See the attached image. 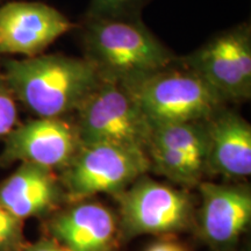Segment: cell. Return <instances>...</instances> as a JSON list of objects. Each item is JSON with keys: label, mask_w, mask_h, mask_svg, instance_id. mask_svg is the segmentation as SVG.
I'll list each match as a JSON object with an SVG mask.
<instances>
[{"label": "cell", "mask_w": 251, "mask_h": 251, "mask_svg": "<svg viewBox=\"0 0 251 251\" xmlns=\"http://www.w3.org/2000/svg\"><path fill=\"white\" fill-rule=\"evenodd\" d=\"M148 143L179 150L206 166L207 139L203 121L152 125Z\"/></svg>", "instance_id": "9a60e30c"}, {"label": "cell", "mask_w": 251, "mask_h": 251, "mask_svg": "<svg viewBox=\"0 0 251 251\" xmlns=\"http://www.w3.org/2000/svg\"><path fill=\"white\" fill-rule=\"evenodd\" d=\"M144 251H190L188 248L174 236H161Z\"/></svg>", "instance_id": "d6986e66"}, {"label": "cell", "mask_w": 251, "mask_h": 251, "mask_svg": "<svg viewBox=\"0 0 251 251\" xmlns=\"http://www.w3.org/2000/svg\"><path fill=\"white\" fill-rule=\"evenodd\" d=\"M150 171L166 177L184 187L198 186L206 175V166L186 153L155 143H148L146 149Z\"/></svg>", "instance_id": "5bb4252c"}, {"label": "cell", "mask_w": 251, "mask_h": 251, "mask_svg": "<svg viewBox=\"0 0 251 251\" xmlns=\"http://www.w3.org/2000/svg\"><path fill=\"white\" fill-rule=\"evenodd\" d=\"M150 171L144 150L111 143L81 144L72 161L58 174L72 203L99 193L117 196Z\"/></svg>", "instance_id": "8992f818"}, {"label": "cell", "mask_w": 251, "mask_h": 251, "mask_svg": "<svg viewBox=\"0 0 251 251\" xmlns=\"http://www.w3.org/2000/svg\"><path fill=\"white\" fill-rule=\"evenodd\" d=\"M196 212L198 234L212 251H234L251 222V192L246 186L201 181Z\"/></svg>", "instance_id": "30bf717a"}, {"label": "cell", "mask_w": 251, "mask_h": 251, "mask_svg": "<svg viewBox=\"0 0 251 251\" xmlns=\"http://www.w3.org/2000/svg\"><path fill=\"white\" fill-rule=\"evenodd\" d=\"M43 231L68 251H120L118 215L98 201L68 203L43 220Z\"/></svg>", "instance_id": "9c48e42d"}, {"label": "cell", "mask_w": 251, "mask_h": 251, "mask_svg": "<svg viewBox=\"0 0 251 251\" xmlns=\"http://www.w3.org/2000/svg\"><path fill=\"white\" fill-rule=\"evenodd\" d=\"M27 242L24 221L0 205V251H23Z\"/></svg>", "instance_id": "e0dca14e"}, {"label": "cell", "mask_w": 251, "mask_h": 251, "mask_svg": "<svg viewBox=\"0 0 251 251\" xmlns=\"http://www.w3.org/2000/svg\"><path fill=\"white\" fill-rule=\"evenodd\" d=\"M0 72L17 101L36 118L75 114L101 80L87 59L62 54L2 59Z\"/></svg>", "instance_id": "6da1fadb"}, {"label": "cell", "mask_w": 251, "mask_h": 251, "mask_svg": "<svg viewBox=\"0 0 251 251\" xmlns=\"http://www.w3.org/2000/svg\"><path fill=\"white\" fill-rule=\"evenodd\" d=\"M81 147L74 120L36 118L19 124L4 140L0 168L29 163L59 174Z\"/></svg>", "instance_id": "ba28073f"}, {"label": "cell", "mask_w": 251, "mask_h": 251, "mask_svg": "<svg viewBox=\"0 0 251 251\" xmlns=\"http://www.w3.org/2000/svg\"><path fill=\"white\" fill-rule=\"evenodd\" d=\"M23 251H68L65 248H63L61 244L56 242L55 240L48 236H43L30 243L27 242Z\"/></svg>", "instance_id": "ffe728a7"}, {"label": "cell", "mask_w": 251, "mask_h": 251, "mask_svg": "<svg viewBox=\"0 0 251 251\" xmlns=\"http://www.w3.org/2000/svg\"><path fill=\"white\" fill-rule=\"evenodd\" d=\"M0 205L25 222L31 218L43 221L68 202L57 172L21 163L0 181Z\"/></svg>", "instance_id": "7c38bea8"}, {"label": "cell", "mask_w": 251, "mask_h": 251, "mask_svg": "<svg viewBox=\"0 0 251 251\" xmlns=\"http://www.w3.org/2000/svg\"><path fill=\"white\" fill-rule=\"evenodd\" d=\"M150 0H91L86 17L140 19Z\"/></svg>", "instance_id": "2e32d148"}, {"label": "cell", "mask_w": 251, "mask_h": 251, "mask_svg": "<svg viewBox=\"0 0 251 251\" xmlns=\"http://www.w3.org/2000/svg\"><path fill=\"white\" fill-rule=\"evenodd\" d=\"M0 2H1V0H0Z\"/></svg>", "instance_id": "44dd1931"}, {"label": "cell", "mask_w": 251, "mask_h": 251, "mask_svg": "<svg viewBox=\"0 0 251 251\" xmlns=\"http://www.w3.org/2000/svg\"><path fill=\"white\" fill-rule=\"evenodd\" d=\"M84 58L100 77L127 84L170 64L176 56L140 19L85 17L80 25Z\"/></svg>", "instance_id": "7a4b0ae2"}, {"label": "cell", "mask_w": 251, "mask_h": 251, "mask_svg": "<svg viewBox=\"0 0 251 251\" xmlns=\"http://www.w3.org/2000/svg\"><path fill=\"white\" fill-rule=\"evenodd\" d=\"M81 144L111 143L146 151L151 125L120 81L101 78L75 112Z\"/></svg>", "instance_id": "5b68a950"}, {"label": "cell", "mask_w": 251, "mask_h": 251, "mask_svg": "<svg viewBox=\"0 0 251 251\" xmlns=\"http://www.w3.org/2000/svg\"><path fill=\"white\" fill-rule=\"evenodd\" d=\"M17 102V99L0 72V141H4L19 125Z\"/></svg>", "instance_id": "ac0fdd59"}, {"label": "cell", "mask_w": 251, "mask_h": 251, "mask_svg": "<svg viewBox=\"0 0 251 251\" xmlns=\"http://www.w3.org/2000/svg\"><path fill=\"white\" fill-rule=\"evenodd\" d=\"M207 139L206 174L241 180L251 175V126L224 106L203 120Z\"/></svg>", "instance_id": "4fadbf2b"}, {"label": "cell", "mask_w": 251, "mask_h": 251, "mask_svg": "<svg viewBox=\"0 0 251 251\" xmlns=\"http://www.w3.org/2000/svg\"><path fill=\"white\" fill-rule=\"evenodd\" d=\"M226 103L251 97V26L243 23L211 37L180 57Z\"/></svg>", "instance_id": "52a82bcc"}, {"label": "cell", "mask_w": 251, "mask_h": 251, "mask_svg": "<svg viewBox=\"0 0 251 251\" xmlns=\"http://www.w3.org/2000/svg\"><path fill=\"white\" fill-rule=\"evenodd\" d=\"M75 27L52 6L37 1H12L0 6V56L41 55Z\"/></svg>", "instance_id": "8fae6325"}, {"label": "cell", "mask_w": 251, "mask_h": 251, "mask_svg": "<svg viewBox=\"0 0 251 251\" xmlns=\"http://www.w3.org/2000/svg\"><path fill=\"white\" fill-rule=\"evenodd\" d=\"M122 85L129 91L151 126L203 121L227 105L180 57Z\"/></svg>", "instance_id": "3957f363"}, {"label": "cell", "mask_w": 251, "mask_h": 251, "mask_svg": "<svg viewBox=\"0 0 251 251\" xmlns=\"http://www.w3.org/2000/svg\"><path fill=\"white\" fill-rule=\"evenodd\" d=\"M119 203L122 241L140 235L174 236L196 225V207L191 194L148 178L136 179L114 196Z\"/></svg>", "instance_id": "277c9868"}]
</instances>
